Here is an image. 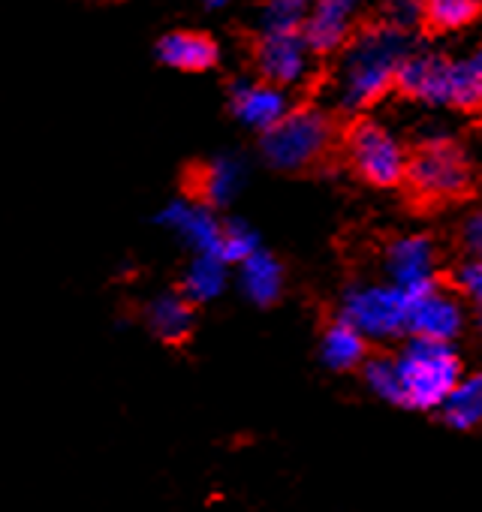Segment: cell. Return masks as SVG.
I'll list each match as a JSON object with an SVG mask.
<instances>
[{
  "instance_id": "obj_1",
  "label": "cell",
  "mask_w": 482,
  "mask_h": 512,
  "mask_svg": "<svg viewBox=\"0 0 482 512\" xmlns=\"http://www.w3.org/2000/svg\"><path fill=\"white\" fill-rule=\"evenodd\" d=\"M413 52V37L389 22L371 25L341 46V61L332 79V100L341 112H365L392 88L398 67Z\"/></svg>"
},
{
  "instance_id": "obj_2",
  "label": "cell",
  "mask_w": 482,
  "mask_h": 512,
  "mask_svg": "<svg viewBox=\"0 0 482 512\" xmlns=\"http://www.w3.org/2000/svg\"><path fill=\"white\" fill-rule=\"evenodd\" d=\"M401 404L410 410H437L452 386L461 380V362L446 341L410 338V344L395 356Z\"/></svg>"
},
{
  "instance_id": "obj_3",
  "label": "cell",
  "mask_w": 482,
  "mask_h": 512,
  "mask_svg": "<svg viewBox=\"0 0 482 512\" xmlns=\"http://www.w3.org/2000/svg\"><path fill=\"white\" fill-rule=\"evenodd\" d=\"M260 136V154L272 169L302 172L326 157L332 145V118L323 109L299 106Z\"/></svg>"
},
{
  "instance_id": "obj_4",
  "label": "cell",
  "mask_w": 482,
  "mask_h": 512,
  "mask_svg": "<svg viewBox=\"0 0 482 512\" xmlns=\"http://www.w3.org/2000/svg\"><path fill=\"white\" fill-rule=\"evenodd\" d=\"M404 181L422 196V199H455L470 187V166L464 151L443 139L434 136L428 142H422L413 157H407V169H404Z\"/></svg>"
},
{
  "instance_id": "obj_5",
  "label": "cell",
  "mask_w": 482,
  "mask_h": 512,
  "mask_svg": "<svg viewBox=\"0 0 482 512\" xmlns=\"http://www.w3.org/2000/svg\"><path fill=\"white\" fill-rule=\"evenodd\" d=\"M338 317L359 329L368 341L404 335L407 293L395 284H356L344 293Z\"/></svg>"
},
{
  "instance_id": "obj_6",
  "label": "cell",
  "mask_w": 482,
  "mask_h": 512,
  "mask_svg": "<svg viewBox=\"0 0 482 512\" xmlns=\"http://www.w3.org/2000/svg\"><path fill=\"white\" fill-rule=\"evenodd\" d=\"M347 160L353 172L374 187H395L404 181L407 151L377 121H359L347 133Z\"/></svg>"
},
{
  "instance_id": "obj_7",
  "label": "cell",
  "mask_w": 482,
  "mask_h": 512,
  "mask_svg": "<svg viewBox=\"0 0 482 512\" xmlns=\"http://www.w3.org/2000/svg\"><path fill=\"white\" fill-rule=\"evenodd\" d=\"M314 49L302 31H263L254 46L257 76L278 88H299L314 70Z\"/></svg>"
},
{
  "instance_id": "obj_8",
  "label": "cell",
  "mask_w": 482,
  "mask_h": 512,
  "mask_svg": "<svg viewBox=\"0 0 482 512\" xmlns=\"http://www.w3.org/2000/svg\"><path fill=\"white\" fill-rule=\"evenodd\" d=\"M157 223L178 238L190 253H217L220 247V232H223V217L217 208L208 202L190 196H175L157 211Z\"/></svg>"
},
{
  "instance_id": "obj_9",
  "label": "cell",
  "mask_w": 482,
  "mask_h": 512,
  "mask_svg": "<svg viewBox=\"0 0 482 512\" xmlns=\"http://www.w3.org/2000/svg\"><path fill=\"white\" fill-rule=\"evenodd\" d=\"M461 326H464V311H461L458 299H452L449 293H443L437 284L407 293V323H404V335L452 344L461 335Z\"/></svg>"
},
{
  "instance_id": "obj_10",
  "label": "cell",
  "mask_w": 482,
  "mask_h": 512,
  "mask_svg": "<svg viewBox=\"0 0 482 512\" xmlns=\"http://www.w3.org/2000/svg\"><path fill=\"white\" fill-rule=\"evenodd\" d=\"M226 103L232 118L254 133H266L272 124H278L293 106L287 88H278L266 79H235L226 91Z\"/></svg>"
},
{
  "instance_id": "obj_11",
  "label": "cell",
  "mask_w": 482,
  "mask_h": 512,
  "mask_svg": "<svg viewBox=\"0 0 482 512\" xmlns=\"http://www.w3.org/2000/svg\"><path fill=\"white\" fill-rule=\"evenodd\" d=\"M359 4L362 0H311V13L302 34L317 58L341 52V46L353 37Z\"/></svg>"
},
{
  "instance_id": "obj_12",
  "label": "cell",
  "mask_w": 482,
  "mask_h": 512,
  "mask_svg": "<svg viewBox=\"0 0 482 512\" xmlns=\"http://www.w3.org/2000/svg\"><path fill=\"white\" fill-rule=\"evenodd\" d=\"M434 263H437L434 244L425 235L398 238L386 250V275H389V284H395V287H401L407 293L437 284L434 281Z\"/></svg>"
},
{
  "instance_id": "obj_13",
  "label": "cell",
  "mask_w": 482,
  "mask_h": 512,
  "mask_svg": "<svg viewBox=\"0 0 482 512\" xmlns=\"http://www.w3.org/2000/svg\"><path fill=\"white\" fill-rule=\"evenodd\" d=\"M154 55L175 73H208L220 64V43L205 31H169L157 40Z\"/></svg>"
},
{
  "instance_id": "obj_14",
  "label": "cell",
  "mask_w": 482,
  "mask_h": 512,
  "mask_svg": "<svg viewBox=\"0 0 482 512\" xmlns=\"http://www.w3.org/2000/svg\"><path fill=\"white\" fill-rule=\"evenodd\" d=\"M248 184V166L238 154H220L208 160L196 175H193V196L208 202L211 208L223 211L232 205L241 190Z\"/></svg>"
},
{
  "instance_id": "obj_15",
  "label": "cell",
  "mask_w": 482,
  "mask_h": 512,
  "mask_svg": "<svg viewBox=\"0 0 482 512\" xmlns=\"http://www.w3.org/2000/svg\"><path fill=\"white\" fill-rule=\"evenodd\" d=\"M142 323L157 341L175 347L196 332V305L187 302L178 290L160 293L142 308Z\"/></svg>"
},
{
  "instance_id": "obj_16",
  "label": "cell",
  "mask_w": 482,
  "mask_h": 512,
  "mask_svg": "<svg viewBox=\"0 0 482 512\" xmlns=\"http://www.w3.org/2000/svg\"><path fill=\"white\" fill-rule=\"evenodd\" d=\"M229 287V263L220 253H190V263L178 278V293L196 308L217 302Z\"/></svg>"
},
{
  "instance_id": "obj_17",
  "label": "cell",
  "mask_w": 482,
  "mask_h": 512,
  "mask_svg": "<svg viewBox=\"0 0 482 512\" xmlns=\"http://www.w3.org/2000/svg\"><path fill=\"white\" fill-rule=\"evenodd\" d=\"M238 290L251 305L269 308L284 296V266L275 260L269 250H257L238 266Z\"/></svg>"
},
{
  "instance_id": "obj_18",
  "label": "cell",
  "mask_w": 482,
  "mask_h": 512,
  "mask_svg": "<svg viewBox=\"0 0 482 512\" xmlns=\"http://www.w3.org/2000/svg\"><path fill=\"white\" fill-rule=\"evenodd\" d=\"M365 341L368 338L359 329H353L347 320L338 317L320 338V359L329 371H338V374L353 371L365 362V350H368Z\"/></svg>"
},
{
  "instance_id": "obj_19",
  "label": "cell",
  "mask_w": 482,
  "mask_h": 512,
  "mask_svg": "<svg viewBox=\"0 0 482 512\" xmlns=\"http://www.w3.org/2000/svg\"><path fill=\"white\" fill-rule=\"evenodd\" d=\"M437 410L443 413V422L458 431L479 428L482 425V374L461 377Z\"/></svg>"
},
{
  "instance_id": "obj_20",
  "label": "cell",
  "mask_w": 482,
  "mask_h": 512,
  "mask_svg": "<svg viewBox=\"0 0 482 512\" xmlns=\"http://www.w3.org/2000/svg\"><path fill=\"white\" fill-rule=\"evenodd\" d=\"M452 109H482V46H476L467 58H452Z\"/></svg>"
},
{
  "instance_id": "obj_21",
  "label": "cell",
  "mask_w": 482,
  "mask_h": 512,
  "mask_svg": "<svg viewBox=\"0 0 482 512\" xmlns=\"http://www.w3.org/2000/svg\"><path fill=\"white\" fill-rule=\"evenodd\" d=\"M482 0H422V19L437 31H461L476 22Z\"/></svg>"
},
{
  "instance_id": "obj_22",
  "label": "cell",
  "mask_w": 482,
  "mask_h": 512,
  "mask_svg": "<svg viewBox=\"0 0 482 512\" xmlns=\"http://www.w3.org/2000/svg\"><path fill=\"white\" fill-rule=\"evenodd\" d=\"M263 247L260 232L245 223V220H223V232H220V247L217 253L229 266H238L241 260H248L251 253H257Z\"/></svg>"
},
{
  "instance_id": "obj_23",
  "label": "cell",
  "mask_w": 482,
  "mask_h": 512,
  "mask_svg": "<svg viewBox=\"0 0 482 512\" xmlns=\"http://www.w3.org/2000/svg\"><path fill=\"white\" fill-rule=\"evenodd\" d=\"M311 13V0H266L260 10L263 31H302Z\"/></svg>"
},
{
  "instance_id": "obj_24",
  "label": "cell",
  "mask_w": 482,
  "mask_h": 512,
  "mask_svg": "<svg viewBox=\"0 0 482 512\" xmlns=\"http://www.w3.org/2000/svg\"><path fill=\"white\" fill-rule=\"evenodd\" d=\"M365 368H362V374H365V383H368V389L377 395V398H383V401H389V404H401V386H398V371H395V359H365L362 362Z\"/></svg>"
},
{
  "instance_id": "obj_25",
  "label": "cell",
  "mask_w": 482,
  "mask_h": 512,
  "mask_svg": "<svg viewBox=\"0 0 482 512\" xmlns=\"http://www.w3.org/2000/svg\"><path fill=\"white\" fill-rule=\"evenodd\" d=\"M458 290L467 299V305L473 308V317L482 329V263L470 260L461 272H458Z\"/></svg>"
},
{
  "instance_id": "obj_26",
  "label": "cell",
  "mask_w": 482,
  "mask_h": 512,
  "mask_svg": "<svg viewBox=\"0 0 482 512\" xmlns=\"http://www.w3.org/2000/svg\"><path fill=\"white\" fill-rule=\"evenodd\" d=\"M383 16L389 25L410 31L422 19V0H383Z\"/></svg>"
},
{
  "instance_id": "obj_27",
  "label": "cell",
  "mask_w": 482,
  "mask_h": 512,
  "mask_svg": "<svg viewBox=\"0 0 482 512\" xmlns=\"http://www.w3.org/2000/svg\"><path fill=\"white\" fill-rule=\"evenodd\" d=\"M461 241H464V250L470 253V260H479L482 263V211H476V214L467 217L464 232H461Z\"/></svg>"
},
{
  "instance_id": "obj_28",
  "label": "cell",
  "mask_w": 482,
  "mask_h": 512,
  "mask_svg": "<svg viewBox=\"0 0 482 512\" xmlns=\"http://www.w3.org/2000/svg\"><path fill=\"white\" fill-rule=\"evenodd\" d=\"M232 0H202V7L205 10H223V7H229Z\"/></svg>"
}]
</instances>
